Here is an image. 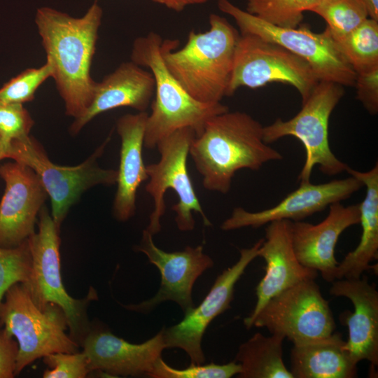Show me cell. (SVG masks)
<instances>
[{"mask_svg":"<svg viewBox=\"0 0 378 378\" xmlns=\"http://www.w3.org/2000/svg\"><path fill=\"white\" fill-rule=\"evenodd\" d=\"M103 11L94 1L81 18L49 7L36 10L35 22L52 78L62 98L66 115L80 117L90 105L94 81L90 70Z\"/></svg>","mask_w":378,"mask_h":378,"instance_id":"obj_1","label":"cell"},{"mask_svg":"<svg viewBox=\"0 0 378 378\" xmlns=\"http://www.w3.org/2000/svg\"><path fill=\"white\" fill-rule=\"evenodd\" d=\"M206 190L227 193L236 172L258 170L282 155L263 140V126L251 115L229 111L216 115L195 136L189 150Z\"/></svg>","mask_w":378,"mask_h":378,"instance_id":"obj_2","label":"cell"},{"mask_svg":"<svg viewBox=\"0 0 378 378\" xmlns=\"http://www.w3.org/2000/svg\"><path fill=\"white\" fill-rule=\"evenodd\" d=\"M209 29L191 31L186 44L174 50L177 41H163L164 64L181 87L194 99L220 103L227 96L232 73L237 30L226 18L211 13Z\"/></svg>","mask_w":378,"mask_h":378,"instance_id":"obj_3","label":"cell"},{"mask_svg":"<svg viewBox=\"0 0 378 378\" xmlns=\"http://www.w3.org/2000/svg\"><path fill=\"white\" fill-rule=\"evenodd\" d=\"M162 42L159 34L150 31L134 40L131 52V61L149 69L155 80V99L144 133V147L150 149L181 128H192L197 136L209 119L229 111L221 102H200L186 92L164 64Z\"/></svg>","mask_w":378,"mask_h":378,"instance_id":"obj_4","label":"cell"},{"mask_svg":"<svg viewBox=\"0 0 378 378\" xmlns=\"http://www.w3.org/2000/svg\"><path fill=\"white\" fill-rule=\"evenodd\" d=\"M0 326L18 342L15 375L36 359L57 352L75 353L80 345L66 332L62 309L49 303L38 307L22 283L12 285L0 304Z\"/></svg>","mask_w":378,"mask_h":378,"instance_id":"obj_5","label":"cell"},{"mask_svg":"<svg viewBox=\"0 0 378 378\" xmlns=\"http://www.w3.org/2000/svg\"><path fill=\"white\" fill-rule=\"evenodd\" d=\"M38 219V232L28 239L31 267L29 279L24 285L38 307L43 309L53 303L62 309L69 335L81 346L91 330L87 308L90 302L97 299L96 290L90 288L83 299H75L68 294L61 276L59 228L45 206Z\"/></svg>","mask_w":378,"mask_h":378,"instance_id":"obj_6","label":"cell"},{"mask_svg":"<svg viewBox=\"0 0 378 378\" xmlns=\"http://www.w3.org/2000/svg\"><path fill=\"white\" fill-rule=\"evenodd\" d=\"M344 92L340 84L320 80L295 116L288 120L279 118L263 127V140L268 144L287 136L297 138L303 144L306 156L298 176L300 183L310 181L316 165L329 176L341 174L348 167L332 153L328 140L330 115Z\"/></svg>","mask_w":378,"mask_h":378,"instance_id":"obj_7","label":"cell"},{"mask_svg":"<svg viewBox=\"0 0 378 378\" xmlns=\"http://www.w3.org/2000/svg\"><path fill=\"white\" fill-rule=\"evenodd\" d=\"M109 140L107 138L87 160L73 167L53 163L30 135L10 141L8 158L28 166L36 174L50 198L52 218L60 228L70 208L84 192L97 185L116 183L118 171L103 169L97 163Z\"/></svg>","mask_w":378,"mask_h":378,"instance_id":"obj_8","label":"cell"},{"mask_svg":"<svg viewBox=\"0 0 378 378\" xmlns=\"http://www.w3.org/2000/svg\"><path fill=\"white\" fill-rule=\"evenodd\" d=\"M195 136V131L190 127L174 131L157 144L160 155L159 161L146 166L149 181L146 190L153 198V210L146 230L153 236L161 230L160 220L166 209L164 196L169 188L178 197L177 204L172 207L176 213L175 222L178 230L194 229L193 211L201 214L205 225H211L204 213L187 169L190 146Z\"/></svg>","mask_w":378,"mask_h":378,"instance_id":"obj_9","label":"cell"},{"mask_svg":"<svg viewBox=\"0 0 378 378\" xmlns=\"http://www.w3.org/2000/svg\"><path fill=\"white\" fill-rule=\"evenodd\" d=\"M219 10L230 15L241 34H251L286 48L308 62L318 80L355 85L356 73L336 47L329 30L312 31L307 25L289 28L269 23L233 4L218 0Z\"/></svg>","mask_w":378,"mask_h":378,"instance_id":"obj_10","label":"cell"},{"mask_svg":"<svg viewBox=\"0 0 378 378\" xmlns=\"http://www.w3.org/2000/svg\"><path fill=\"white\" fill-rule=\"evenodd\" d=\"M318 82L304 59L256 35L239 34L227 96L241 87L255 89L270 83H283L294 87L304 102Z\"/></svg>","mask_w":378,"mask_h":378,"instance_id":"obj_11","label":"cell"},{"mask_svg":"<svg viewBox=\"0 0 378 378\" xmlns=\"http://www.w3.org/2000/svg\"><path fill=\"white\" fill-rule=\"evenodd\" d=\"M253 326L265 328L293 344L328 337L336 328L329 302L315 279L302 281L272 298L254 318Z\"/></svg>","mask_w":378,"mask_h":378,"instance_id":"obj_12","label":"cell"},{"mask_svg":"<svg viewBox=\"0 0 378 378\" xmlns=\"http://www.w3.org/2000/svg\"><path fill=\"white\" fill-rule=\"evenodd\" d=\"M262 241L263 239H260L253 246L241 249L239 260L217 276L199 306L185 312L184 318L178 323L161 330L165 349H181L188 354L192 364L204 363V333L217 316L230 308L235 284L248 265L258 257Z\"/></svg>","mask_w":378,"mask_h":378,"instance_id":"obj_13","label":"cell"},{"mask_svg":"<svg viewBox=\"0 0 378 378\" xmlns=\"http://www.w3.org/2000/svg\"><path fill=\"white\" fill-rule=\"evenodd\" d=\"M136 248L159 270L160 286L150 299L123 307L129 310L148 313L164 301H173L184 313L193 308L192 291L194 284L204 271L214 266L212 258L203 252V246H188L183 251L166 252L155 245L153 235L145 229Z\"/></svg>","mask_w":378,"mask_h":378,"instance_id":"obj_14","label":"cell"},{"mask_svg":"<svg viewBox=\"0 0 378 378\" xmlns=\"http://www.w3.org/2000/svg\"><path fill=\"white\" fill-rule=\"evenodd\" d=\"M0 177L6 184L0 202V247L15 248L34 234L48 194L36 174L16 161L0 165Z\"/></svg>","mask_w":378,"mask_h":378,"instance_id":"obj_15","label":"cell"},{"mask_svg":"<svg viewBox=\"0 0 378 378\" xmlns=\"http://www.w3.org/2000/svg\"><path fill=\"white\" fill-rule=\"evenodd\" d=\"M362 183L350 176L327 183H300L276 205L259 211H248L236 207L231 216L221 224L224 231L251 227L258 228L273 221H298L320 212L327 206L346 200L362 187Z\"/></svg>","mask_w":378,"mask_h":378,"instance_id":"obj_16","label":"cell"},{"mask_svg":"<svg viewBox=\"0 0 378 378\" xmlns=\"http://www.w3.org/2000/svg\"><path fill=\"white\" fill-rule=\"evenodd\" d=\"M291 221H273L265 228V238L259 248L258 257L266 263L265 273L256 287V303L251 314L244 319L247 329L263 306L274 296L306 279H316L318 272L304 267L294 251Z\"/></svg>","mask_w":378,"mask_h":378,"instance_id":"obj_17","label":"cell"},{"mask_svg":"<svg viewBox=\"0 0 378 378\" xmlns=\"http://www.w3.org/2000/svg\"><path fill=\"white\" fill-rule=\"evenodd\" d=\"M359 221V204L344 206L341 202L330 204L328 216L319 223L291 221L292 242L298 260L332 283L338 264L335 249L339 237Z\"/></svg>","mask_w":378,"mask_h":378,"instance_id":"obj_18","label":"cell"},{"mask_svg":"<svg viewBox=\"0 0 378 378\" xmlns=\"http://www.w3.org/2000/svg\"><path fill=\"white\" fill-rule=\"evenodd\" d=\"M330 295L348 298L354 311H346L342 318L347 326L349 338L345 349L356 364L370 363L371 371L378 365V291L367 276L342 279L332 282Z\"/></svg>","mask_w":378,"mask_h":378,"instance_id":"obj_19","label":"cell"},{"mask_svg":"<svg viewBox=\"0 0 378 378\" xmlns=\"http://www.w3.org/2000/svg\"><path fill=\"white\" fill-rule=\"evenodd\" d=\"M81 346L88 358L90 372L113 377L148 376L165 349L162 330L144 342L133 344L105 328L90 330Z\"/></svg>","mask_w":378,"mask_h":378,"instance_id":"obj_20","label":"cell"},{"mask_svg":"<svg viewBox=\"0 0 378 378\" xmlns=\"http://www.w3.org/2000/svg\"><path fill=\"white\" fill-rule=\"evenodd\" d=\"M155 94V80L150 71L132 61L123 62L100 82H96L92 102L70 126V134H77L97 115L122 106L139 112L146 111Z\"/></svg>","mask_w":378,"mask_h":378,"instance_id":"obj_21","label":"cell"},{"mask_svg":"<svg viewBox=\"0 0 378 378\" xmlns=\"http://www.w3.org/2000/svg\"><path fill=\"white\" fill-rule=\"evenodd\" d=\"M148 115L146 111L127 113L116 122L121 146L113 213L120 221H126L134 215L137 190L148 178L142 158Z\"/></svg>","mask_w":378,"mask_h":378,"instance_id":"obj_22","label":"cell"},{"mask_svg":"<svg viewBox=\"0 0 378 378\" xmlns=\"http://www.w3.org/2000/svg\"><path fill=\"white\" fill-rule=\"evenodd\" d=\"M346 172L365 186L366 195L359 204L362 233L356 248L338 262L334 281L358 279L371 269L370 262L378 255V164L368 172H360L347 167Z\"/></svg>","mask_w":378,"mask_h":378,"instance_id":"obj_23","label":"cell"},{"mask_svg":"<svg viewBox=\"0 0 378 378\" xmlns=\"http://www.w3.org/2000/svg\"><path fill=\"white\" fill-rule=\"evenodd\" d=\"M340 332L314 341L293 344L289 371L293 378H353L357 364L345 349Z\"/></svg>","mask_w":378,"mask_h":378,"instance_id":"obj_24","label":"cell"},{"mask_svg":"<svg viewBox=\"0 0 378 378\" xmlns=\"http://www.w3.org/2000/svg\"><path fill=\"white\" fill-rule=\"evenodd\" d=\"M285 338L255 333L241 344L234 360L241 366L239 378H293L283 360Z\"/></svg>","mask_w":378,"mask_h":378,"instance_id":"obj_25","label":"cell"},{"mask_svg":"<svg viewBox=\"0 0 378 378\" xmlns=\"http://www.w3.org/2000/svg\"><path fill=\"white\" fill-rule=\"evenodd\" d=\"M332 38L356 74L378 66L377 20L368 18L349 33Z\"/></svg>","mask_w":378,"mask_h":378,"instance_id":"obj_26","label":"cell"},{"mask_svg":"<svg viewBox=\"0 0 378 378\" xmlns=\"http://www.w3.org/2000/svg\"><path fill=\"white\" fill-rule=\"evenodd\" d=\"M309 11L326 22L333 38L349 33L369 18L361 0H320Z\"/></svg>","mask_w":378,"mask_h":378,"instance_id":"obj_27","label":"cell"},{"mask_svg":"<svg viewBox=\"0 0 378 378\" xmlns=\"http://www.w3.org/2000/svg\"><path fill=\"white\" fill-rule=\"evenodd\" d=\"M320 0H247L246 11L276 26L295 28Z\"/></svg>","mask_w":378,"mask_h":378,"instance_id":"obj_28","label":"cell"},{"mask_svg":"<svg viewBox=\"0 0 378 378\" xmlns=\"http://www.w3.org/2000/svg\"><path fill=\"white\" fill-rule=\"evenodd\" d=\"M52 75L48 61L39 68L24 70L0 88V103L23 104L34 100L38 88Z\"/></svg>","mask_w":378,"mask_h":378,"instance_id":"obj_29","label":"cell"},{"mask_svg":"<svg viewBox=\"0 0 378 378\" xmlns=\"http://www.w3.org/2000/svg\"><path fill=\"white\" fill-rule=\"evenodd\" d=\"M31 256L28 240L15 248L0 247V304L14 284L26 283L30 276Z\"/></svg>","mask_w":378,"mask_h":378,"instance_id":"obj_30","label":"cell"},{"mask_svg":"<svg viewBox=\"0 0 378 378\" xmlns=\"http://www.w3.org/2000/svg\"><path fill=\"white\" fill-rule=\"evenodd\" d=\"M241 371L240 365L235 360L218 365L192 364L187 368L175 369L168 365L160 357L148 377L153 378H230Z\"/></svg>","mask_w":378,"mask_h":378,"instance_id":"obj_31","label":"cell"},{"mask_svg":"<svg viewBox=\"0 0 378 378\" xmlns=\"http://www.w3.org/2000/svg\"><path fill=\"white\" fill-rule=\"evenodd\" d=\"M48 368L44 371V378H84L90 372L88 358L85 353L57 352L43 358Z\"/></svg>","mask_w":378,"mask_h":378,"instance_id":"obj_32","label":"cell"},{"mask_svg":"<svg viewBox=\"0 0 378 378\" xmlns=\"http://www.w3.org/2000/svg\"><path fill=\"white\" fill-rule=\"evenodd\" d=\"M34 121L22 104L0 103V135L10 142L29 136Z\"/></svg>","mask_w":378,"mask_h":378,"instance_id":"obj_33","label":"cell"},{"mask_svg":"<svg viewBox=\"0 0 378 378\" xmlns=\"http://www.w3.org/2000/svg\"><path fill=\"white\" fill-rule=\"evenodd\" d=\"M356 98L372 115L378 112V66L356 74Z\"/></svg>","mask_w":378,"mask_h":378,"instance_id":"obj_34","label":"cell"},{"mask_svg":"<svg viewBox=\"0 0 378 378\" xmlns=\"http://www.w3.org/2000/svg\"><path fill=\"white\" fill-rule=\"evenodd\" d=\"M19 347L15 339L4 328H0V378H13Z\"/></svg>","mask_w":378,"mask_h":378,"instance_id":"obj_35","label":"cell"},{"mask_svg":"<svg viewBox=\"0 0 378 378\" xmlns=\"http://www.w3.org/2000/svg\"><path fill=\"white\" fill-rule=\"evenodd\" d=\"M176 12L183 10L186 6L206 3L211 0H152Z\"/></svg>","mask_w":378,"mask_h":378,"instance_id":"obj_36","label":"cell"},{"mask_svg":"<svg viewBox=\"0 0 378 378\" xmlns=\"http://www.w3.org/2000/svg\"><path fill=\"white\" fill-rule=\"evenodd\" d=\"M365 5L368 17L378 21V0H361Z\"/></svg>","mask_w":378,"mask_h":378,"instance_id":"obj_37","label":"cell"},{"mask_svg":"<svg viewBox=\"0 0 378 378\" xmlns=\"http://www.w3.org/2000/svg\"><path fill=\"white\" fill-rule=\"evenodd\" d=\"M10 142L6 141L0 135V160L8 158V153Z\"/></svg>","mask_w":378,"mask_h":378,"instance_id":"obj_38","label":"cell"}]
</instances>
